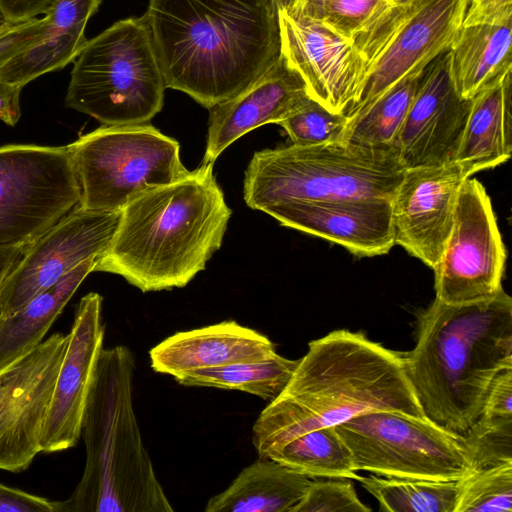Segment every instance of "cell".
Segmentation results:
<instances>
[{"label":"cell","instance_id":"6da1fadb","mask_svg":"<svg viewBox=\"0 0 512 512\" xmlns=\"http://www.w3.org/2000/svg\"><path fill=\"white\" fill-rule=\"evenodd\" d=\"M142 17L166 88L207 109L246 90L281 54L274 0H149Z\"/></svg>","mask_w":512,"mask_h":512},{"label":"cell","instance_id":"7a4b0ae2","mask_svg":"<svg viewBox=\"0 0 512 512\" xmlns=\"http://www.w3.org/2000/svg\"><path fill=\"white\" fill-rule=\"evenodd\" d=\"M391 410L425 417L408 379L403 353L363 332L334 330L308 344L283 391L252 427L259 455L315 429L359 414Z\"/></svg>","mask_w":512,"mask_h":512},{"label":"cell","instance_id":"3957f363","mask_svg":"<svg viewBox=\"0 0 512 512\" xmlns=\"http://www.w3.org/2000/svg\"><path fill=\"white\" fill-rule=\"evenodd\" d=\"M232 211L213 163L131 199L94 272L122 276L142 292L186 286L220 249Z\"/></svg>","mask_w":512,"mask_h":512},{"label":"cell","instance_id":"277c9868","mask_svg":"<svg viewBox=\"0 0 512 512\" xmlns=\"http://www.w3.org/2000/svg\"><path fill=\"white\" fill-rule=\"evenodd\" d=\"M405 370L425 417L463 436L482 412L496 376L512 368V298L465 304L435 298L418 318Z\"/></svg>","mask_w":512,"mask_h":512},{"label":"cell","instance_id":"5b68a950","mask_svg":"<svg viewBox=\"0 0 512 512\" xmlns=\"http://www.w3.org/2000/svg\"><path fill=\"white\" fill-rule=\"evenodd\" d=\"M132 351L102 349L88 395L81 436L86 460L59 512H171L146 450L133 407Z\"/></svg>","mask_w":512,"mask_h":512},{"label":"cell","instance_id":"8992f818","mask_svg":"<svg viewBox=\"0 0 512 512\" xmlns=\"http://www.w3.org/2000/svg\"><path fill=\"white\" fill-rule=\"evenodd\" d=\"M404 172L394 146L291 143L253 154L245 171L243 197L248 207L260 211L295 200L392 199Z\"/></svg>","mask_w":512,"mask_h":512},{"label":"cell","instance_id":"52a82bcc","mask_svg":"<svg viewBox=\"0 0 512 512\" xmlns=\"http://www.w3.org/2000/svg\"><path fill=\"white\" fill-rule=\"evenodd\" d=\"M166 89L143 17L115 22L87 40L74 60L65 106L105 126L148 123Z\"/></svg>","mask_w":512,"mask_h":512},{"label":"cell","instance_id":"ba28073f","mask_svg":"<svg viewBox=\"0 0 512 512\" xmlns=\"http://www.w3.org/2000/svg\"><path fill=\"white\" fill-rule=\"evenodd\" d=\"M470 0H406L376 11L354 37L364 74L359 93L345 111L348 120L368 108L403 78L419 74L449 50Z\"/></svg>","mask_w":512,"mask_h":512},{"label":"cell","instance_id":"9c48e42d","mask_svg":"<svg viewBox=\"0 0 512 512\" xmlns=\"http://www.w3.org/2000/svg\"><path fill=\"white\" fill-rule=\"evenodd\" d=\"M81 189L79 206L121 211L139 194L175 182L189 173L180 145L154 126H101L69 144Z\"/></svg>","mask_w":512,"mask_h":512},{"label":"cell","instance_id":"30bf717a","mask_svg":"<svg viewBox=\"0 0 512 512\" xmlns=\"http://www.w3.org/2000/svg\"><path fill=\"white\" fill-rule=\"evenodd\" d=\"M335 428L356 471L429 480H460L474 471L461 436L427 417L375 410Z\"/></svg>","mask_w":512,"mask_h":512},{"label":"cell","instance_id":"8fae6325","mask_svg":"<svg viewBox=\"0 0 512 512\" xmlns=\"http://www.w3.org/2000/svg\"><path fill=\"white\" fill-rule=\"evenodd\" d=\"M80 200L67 146L0 147V248L28 246Z\"/></svg>","mask_w":512,"mask_h":512},{"label":"cell","instance_id":"7c38bea8","mask_svg":"<svg viewBox=\"0 0 512 512\" xmlns=\"http://www.w3.org/2000/svg\"><path fill=\"white\" fill-rule=\"evenodd\" d=\"M506 248L483 184L467 178L442 257L433 269L436 299L465 304L496 295L502 287Z\"/></svg>","mask_w":512,"mask_h":512},{"label":"cell","instance_id":"4fadbf2b","mask_svg":"<svg viewBox=\"0 0 512 512\" xmlns=\"http://www.w3.org/2000/svg\"><path fill=\"white\" fill-rule=\"evenodd\" d=\"M120 213L78 206L26 246L0 284V317L13 315L82 262L98 257L112 240Z\"/></svg>","mask_w":512,"mask_h":512},{"label":"cell","instance_id":"5bb4252c","mask_svg":"<svg viewBox=\"0 0 512 512\" xmlns=\"http://www.w3.org/2000/svg\"><path fill=\"white\" fill-rule=\"evenodd\" d=\"M69 333H54L11 368L0 389V470H26L41 437Z\"/></svg>","mask_w":512,"mask_h":512},{"label":"cell","instance_id":"9a60e30c","mask_svg":"<svg viewBox=\"0 0 512 512\" xmlns=\"http://www.w3.org/2000/svg\"><path fill=\"white\" fill-rule=\"evenodd\" d=\"M471 107L452 76L450 49L424 69L395 142L405 169L455 161Z\"/></svg>","mask_w":512,"mask_h":512},{"label":"cell","instance_id":"2e32d148","mask_svg":"<svg viewBox=\"0 0 512 512\" xmlns=\"http://www.w3.org/2000/svg\"><path fill=\"white\" fill-rule=\"evenodd\" d=\"M469 177L456 161L405 169L391 199L395 244L434 269L452 230L461 186Z\"/></svg>","mask_w":512,"mask_h":512},{"label":"cell","instance_id":"e0dca14e","mask_svg":"<svg viewBox=\"0 0 512 512\" xmlns=\"http://www.w3.org/2000/svg\"><path fill=\"white\" fill-rule=\"evenodd\" d=\"M281 54L304 80L308 94L336 113L357 97L364 74L352 39L324 25L278 9Z\"/></svg>","mask_w":512,"mask_h":512},{"label":"cell","instance_id":"ac0fdd59","mask_svg":"<svg viewBox=\"0 0 512 512\" xmlns=\"http://www.w3.org/2000/svg\"><path fill=\"white\" fill-rule=\"evenodd\" d=\"M105 328L102 296L86 294L77 305L68 345L56 378L41 437V452H60L77 445Z\"/></svg>","mask_w":512,"mask_h":512},{"label":"cell","instance_id":"d6986e66","mask_svg":"<svg viewBox=\"0 0 512 512\" xmlns=\"http://www.w3.org/2000/svg\"><path fill=\"white\" fill-rule=\"evenodd\" d=\"M262 212L283 226L329 240L360 257L384 255L395 245L390 198L295 200Z\"/></svg>","mask_w":512,"mask_h":512},{"label":"cell","instance_id":"ffe728a7","mask_svg":"<svg viewBox=\"0 0 512 512\" xmlns=\"http://www.w3.org/2000/svg\"><path fill=\"white\" fill-rule=\"evenodd\" d=\"M308 94L300 74L284 56L250 87L209 108L203 163H214L234 141L262 125L278 124Z\"/></svg>","mask_w":512,"mask_h":512},{"label":"cell","instance_id":"44dd1931","mask_svg":"<svg viewBox=\"0 0 512 512\" xmlns=\"http://www.w3.org/2000/svg\"><path fill=\"white\" fill-rule=\"evenodd\" d=\"M271 340L234 320L177 332L154 346L150 352L155 372L175 376L234 363L254 362L276 354Z\"/></svg>","mask_w":512,"mask_h":512},{"label":"cell","instance_id":"7402d4cb","mask_svg":"<svg viewBox=\"0 0 512 512\" xmlns=\"http://www.w3.org/2000/svg\"><path fill=\"white\" fill-rule=\"evenodd\" d=\"M102 0H53L44 14L43 37L0 68V80L24 87L41 75L61 70L87 42L85 28Z\"/></svg>","mask_w":512,"mask_h":512},{"label":"cell","instance_id":"603a6c76","mask_svg":"<svg viewBox=\"0 0 512 512\" xmlns=\"http://www.w3.org/2000/svg\"><path fill=\"white\" fill-rule=\"evenodd\" d=\"M511 72L498 76L471 99L455 158L470 177L495 168L511 157Z\"/></svg>","mask_w":512,"mask_h":512},{"label":"cell","instance_id":"cb8c5ba5","mask_svg":"<svg viewBox=\"0 0 512 512\" xmlns=\"http://www.w3.org/2000/svg\"><path fill=\"white\" fill-rule=\"evenodd\" d=\"M512 15L462 23L452 44V76L459 95L472 99L512 70Z\"/></svg>","mask_w":512,"mask_h":512},{"label":"cell","instance_id":"d4e9b609","mask_svg":"<svg viewBox=\"0 0 512 512\" xmlns=\"http://www.w3.org/2000/svg\"><path fill=\"white\" fill-rule=\"evenodd\" d=\"M311 477L273 459L259 457L221 493L211 497L206 512H292Z\"/></svg>","mask_w":512,"mask_h":512},{"label":"cell","instance_id":"484cf974","mask_svg":"<svg viewBox=\"0 0 512 512\" xmlns=\"http://www.w3.org/2000/svg\"><path fill=\"white\" fill-rule=\"evenodd\" d=\"M96 258L82 262L57 283L31 298L13 315L0 317V373L15 365L43 341L78 287L94 272Z\"/></svg>","mask_w":512,"mask_h":512},{"label":"cell","instance_id":"4316f807","mask_svg":"<svg viewBox=\"0 0 512 512\" xmlns=\"http://www.w3.org/2000/svg\"><path fill=\"white\" fill-rule=\"evenodd\" d=\"M298 361L276 353L261 361L197 369L177 374L173 378L183 386L238 390L270 402L283 391Z\"/></svg>","mask_w":512,"mask_h":512},{"label":"cell","instance_id":"83f0119b","mask_svg":"<svg viewBox=\"0 0 512 512\" xmlns=\"http://www.w3.org/2000/svg\"><path fill=\"white\" fill-rule=\"evenodd\" d=\"M264 458L312 478H360L352 454L335 426L305 432L268 451Z\"/></svg>","mask_w":512,"mask_h":512},{"label":"cell","instance_id":"f1b7e54d","mask_svg":"<svg viewBox=\"0 0 512 512\" xmlns=\"http://www.w3.org/2000/svg\"><path fill=\"white\" fill-rule=\"evenodd\" d=\"M422 73L403 78L349 120L344 141L369 147H395Z\"/></svg>","mask_w":512,"mask_h":512},{"label":"cell","instance_id":"f546056e","mask_svg":"<svg viewBox=\"0 0 512 512\" xmlns=\"http://www.w3.org/2000/svg\"><path fill=\"white\" fill-rule=\"evenodd\" d=\"M358 481L388 512H454L458 480H429L371 475Z\"/></svg>","mask_w":512,"mask_h":512},{"label":"cell","instance_id":"4dcf8cb0","mask_svg":"<svg viewBox=\"0 0 512 512\" xmlns=\"http://www.w3.org/2000/svg\"><path fill=\"white\" fill-rule=\"evenodd\" d=\"M512 462L481 468L458 480L454 512H511Z\"/></svg>","mask_w":512,"mask_h":512},{"label":"cell","instance_id":"1f68e13d","mask_svg":"<svg viewBox=\"0 0 512 512\" xmlns=\"http://www.w3.org/2000/svg\"><path fill=\"white\" fill-rule=\"evenodd\" d=\"M388 3L387 0H292L285 9L353 40L376 11Z\"/></svg>","mask_w":512,"mask_h":512},{"label":"cell","instance_id":"d6a6232c","mask_svg":"<svg viewBox=\"0 0 512 512\" xmlns=\"http://www.w3.org/2000/svg\"><path fill=\"white\" fill-rule=\"evenodd\" d=\"M348 123L344 113L333 112L307 95L278 125L291 143L309 145L344 141Z\"/></svg>","mask_w":512,"mask_h":512},{"label":"cell","instance_id":"836d02e7","mask_svg":"<svg viewBox=\"0 0 512 512\" xmlns=\"http://www.w3.org/2000/svg\"><path fill=\"white\" fill-rule=\"evenodd\" d=\"M461 439L474 471L512 462V416L480 415Z\"/></svg>","mask_w":512,"mask_h":512},{"label":"cell","instance_id":"e575fe53","mask_svg":"<svg viewBox=\"0 0 512 512\" xmlns=\"http://www.w3.org/2000/svg\"><path fill=\"white\" fill-rule=\"evenodd\" d=\"M358 497L354 485L345 478L312 479L292 512H370Z\"/></svg>","mask_w":512,"mask_h":512},{"label":"cell","instance_id":"d590c367","mask_svg":"<svg viewBox=\"0 0 512 512\" xmlns=\"http://www.w3.org/2000/svg\"><path fill=\"white\" fill-rule=\"evenodd\" d=\"M47 19L33 18L10 24L0 32V68L17 54L37 43L44 35Z\"/></svg>","mask_w":512,"mask_h":512},{"label":"cell","instance_id":"8d00e7d4","mask_svg":"<svg viewBox=\"0 0 512 512\" xmlns=\"http://www.w3.org/2000/svg\"><path fill=\"white\" fill-rule=\"evenodd\" d=\"M0 512H59V501L0 483Z\"/></svg>","mask_w":512,"mask_h":512},{"label":"cell","instance_id":"74e56055","mask_svg":"<svg viewBox=\"0 0 512 512\" xmlns=\"http://www.w3.org/2000/svg\"><path fill=\"white\" fill-rule=\"evenodd\" d=\"M480 415L512 416V368L505 369L496 376Z\"/></svg>","mask_w":512,"mask_h":512},{"label":"cell","instance_id":"f35d334b","mask_svg":"<svg viewBox=\"0 0 512 512\" xmlns=\"http://www.w3.org/2000/svg\"><path fill=\"white\" fill-rule=\"evenodd\" d=\"M53 0H0V16L8 24H19L45 14Z\"/></svg>","mask_w":512,"mask_h":512},{"label":"cell","instance_id":"ab89813d","mask_svg":"<svg viewBox=\"0 0 512 512\" xmlns=\"http://www.w3.org/2000/svg\"><path fill=\"white\" fill-rule=\"evenodd\" d=\"M512 15V0H470L463 23Z\"/></svg>","mask_w":512,"mask_h":512},{"label":"cell","instance_id":"60d3db41","mask_svg":"<svg viewBox=\"0 0 512 512\" xmlns=\"http://www.w3.org/2000/svg\"><path fill=\"white\" fill-rule=\"evenodd\" d=\"M23 87L0 80V120L15 126L20 119V93Z\"/></svg>","mask_w":512,"mask_h":512},{"label":"cell","instance_id":"b9f144b4","mask_svg":"<svg viewBox=\"0 0 512 512\" xmlns=\"http://www.w3.org/2000/svg\"><path fill=\"white\" fill-rule=\"evenodd\" d=\"M26 246L0 248V284L8 271L22 255Z\"/></svg>","mask_w":512,"mask_h":512},{"label":"cell","instance_id":"7bdbcfd3","mask_svg":"<svg viewBox=\"0 0 512 512\" xmlns=\"http://www.w3.org/2000/svg\"><path fill=\"white\" fill-rule=\"evenodd\" d=\"M13 367V366H12ZM10 367L9 369H7L6 371L0 373V389L2 388L3 384L5 383V381L7 380L9 374H10V371H11V368Z\"/></svg>","mask_w":512,"mask_h":512},{"label":"cell","instance_id":"ee69618b","mask_svg":"<svg viewBox=\"0 0 512 512\" xmlns=\"http://www.w3.org/2000/svg\"><path fill=\"white\" fill-rule=\"evenodd\" d=\"M292 0H274L277 8H288Z\"/></svg>","mask_w":512,"mask_h":512},{"label":"cell","instance_id":"f6af8a7d","mask_svg":"<svg viewBox=\"0 0 512 512\" xmlns=\"http://www.w3.org/2000/svg\"><path fill=\"white\" fill-rule=\"evenodd\" d=\"M8 25L10 24L6 23L0 16V32L3 31Z\"/></svg>","mask_w":512,"mask_h":512},{"label":"cell","instance_id":"bcb514c9","mask_svg":"<svg viewBox=\"0 0 512 512\" xmlns=\"http://www.w3.org/2000/svg\"><path fill=\"white\" fill-rule=\"evenodd\" d=\"M391 5H397L400 4L406 0H387Z\"/></svg>","mask_w":512,"mask_h":512}]
</instances>
